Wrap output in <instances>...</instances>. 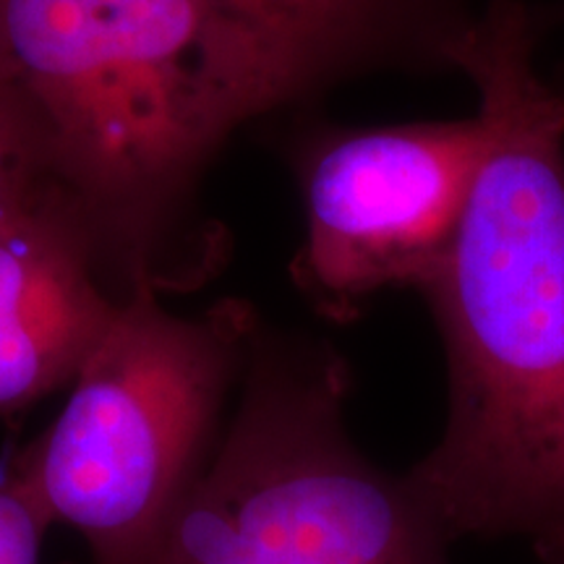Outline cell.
I'll return each instance as SVG.
<instances>
[{
	"mask_svg": "<svg viewBox=\"0 0 564 564\" xmlns=\"http://www.w3.org/2000/svg\"><path fill=\"white\" fill-rule=\"evenodd\" d=\"M121 299L55 188L0 217V413L74 384Z\"/></svg>",
	"mask_w": 564,
	"mask_h": 564,
	"instance_id": "8992f818",
	"label": "cell"
},
{
	"mask_svg": "<svg viewBox=\"0 0 564 564\" xmlns=\"http://www.w3.org/2000/svg\"><path fill=\"white\" fill-rule=\"evenodd\" d=\"M280 105L377 70H453L474 0H196Z\"/></svg>",
	"mask_w": 564,
	"mask_h": 564,
	"instance_id": "52a82bcc",
	"label": "cell"
},
{
	"mask_svg": "<svg viewBox=\"0 0 564 564\" xmlns=\"http://www.w3.org/2000/svg\"><path fill=\"white\" fill-rule=\"evenodd\" d=\"M0 70L105 278L123 295L162 288L160 257L204 165L249 121L236 97L100 0H0Z\"/></svg>",
	"mask_w": 564,
	"mask_h": 564,
	"instance_id": "7a4b0ae2",
	"label": "cell"
},
{
	"mask_svg": "<svg viewBox=\"0 0 564 564\" xmlns=\"http://www.w3.org/2000/svg\"><path fill=\"white\" fill-rule=\"evenodd\" d=\"M259 322L243 303L181 316L139 282L13 474L91 564H150L223 440Z\"/></svg>",
	"mask_w": 564,
	"mask_h": 564,
	"instance_id": "277c9868",
	"label": "cell"
},
{
	"mask_svg": "<svg viewBox=\"0 0 564 564\" xmlns=\"http://www.w3.org/2000/svg\"><path fill=\"white\" fill-rule=\"evenodd\" d=\"M486 141L478 112L373 129L327 126L303 141L293 278L316 312L350 322L379 293L432 285L460 232Z\"/></svg>",
	"mask_w": 564,
	"mask_h": 564,
	"instance_id": "5b68a950",
	"label": "cell"
},
{
	"mask_svg": "<svg viewBox=\"0 0 564 564\" xmlns=\"http://www.w3.org/2000/svg\"><path fill=\"white\" fill-rule=\"evenodd\" d=\"M544 17L549 21V26H552V32L560 30V26H564V0L544 3Z\"/></svg>",
	"mask_w": 564,
	"mask_h": 564,
	"instance_id": "30bf717a",
	"label": "cell"
},
{
	"mask_svg": "<svg viewBox=\"0 0 564 564\" xmlns=\"http://www.w3.org/2000/svg\"><path fill=\"white\" fill-rule=\"evenodd\" d=\"M47 528V518L11 470L0 481V564H42Z\"/></svg>",
	"mask_w": 564,
	"mask_h": 564,
	"instance_id": "9c48e42d",
	"label": "cell"
},
{
	"mask_svg": "<svg viewBox=\"0 0 564 564\" xmlns=\"http://www.w3.org/2000/svg\"><path fill=\"white\" fill-rule=\"evenodd\" d=\"M350 390L333 345L259 324L223 440L150 564H453L408 476L352 442Z\"/></svg>",
	"mask_w": 564,
	"mask_h": 564,
	"instance_id": "3957f363",
	"label": "cell"
},
{
	"mask_svg": "<svg viewBox=\"0 0 564 564\" xmlns=\"http://www.w3.org/2000/svg\"><path fill=\"white\" fill-rule=\"evenodd\" d=\"M45 188L55 186L47 175L37 131L0 70V217Z\"/></svg>",
	"mask_w": 564,
	"mask_h": 564,
	"instance_id": "ba28073f",
	"label": "cell"
},
{
	"mask_svg": "<svg viewBox=\"0 0 564 564\" xmlns=\"http://www.w3.org/2000/svg\"><path fill=\"white\" fill-rule=\"evenodd\" d=\"M533 0H486L453 51L486 154L460 232L421 295L447 358V423L408 470L449 541L564 549V66Z\"/></svg>",
	"mask_w": 564,
	"mask_h": 564,
	"instance_id": "6da1fadb",
	"label": "cell"
},
{
	"mask_svg": "<svg viewBox=\"0 0 564 564\" xmlns=\"http://www.w3.org/2000/svg\"><path fill=\"white\" fill-rule=\"evenodd\" d=\"M544 564H564V549H562V552L549 556V560H544Z\"/></svg>",
	"mask_w": 564,
	"mask_h": 564,
	"instance_id": "8fae6325",
	"label": "cell"
}]
</instances>
